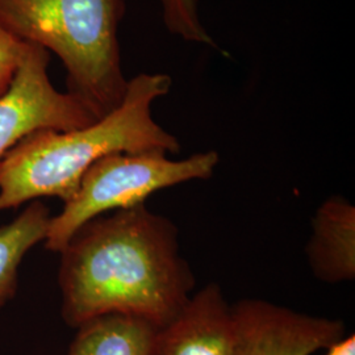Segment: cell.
<instances>
[{
	"mask_svg": "<svg viewBox=\"0 0 355 355\" xmlns=\"http://www.w3.org/2000/svg\"><path fill=\"white\" fill-rule=\"evenodd\" d=\"M178 233L145 204L82 225L60 252L64 322L76 329L91 318L123 313L162 328L177 318L196 284Z\"/></svg>",
	"mask_w": 355,
	"mask_h": 355,
	"instance_id": "obj_1",
	"label": "cell"
},
{
	"mask_svg": "<svg viewBox=\"0 0 355 355\" xmlns=\"http://www.w3.org/2000/svg\"><path fill=\"white\" fill-rule=\"evenodd\" d=\"M171 86L167 74L144 73L128 80L121 104L91 125L40 130L20 141L0 162V211L48 196L66 203L89 167L112 153H179L152 112Z\"/></svg>",
	"mask_w": 355,
	"mask_h": 355,
	"instance_id": "obj_2",
	"label": "cell"
},
{
	"mask_svg": "<svg viewBox=\"0 0 355 355\" xmlns=\"http://www.w3.org/2000/svg\"><path fill=\"white\" fill-rule=\"evenodd\" d=\"M123 12V0H0V26L55 53L69 92L102 119L127 91L117 40Z\"/></svg>",
	"mask_w": 355,
	"mask_h": 355,
	"instance_id": "obj_3",
	"label": "cell"
},
{
	"mask_svg": "<svg viewBox=\"0 0 355 355\" xmlns=\"http://www.w3.org/2000/svg\"><path fill=\"white\" fill-rule=\"evenodd\" d=\"M218 154L198 153L168 159L166 153H112L89 167L64 209L51 218L45 239L48 250L60 253L78 229L107 212L133 208L157 191L190 180L209 179Z\"/></svg>",
	"mask_w": 355,
	"mask_h": 355,
	"instance_id": "obj_4",
	"label": "cell"
},
{
	"mask_svg": "<svg viewBox=\"0 0 355 355\" xmlns=\"http://www.w3.org/2000/svg\"><path fill=\"white\" fill-rule=\"evenodd\" d=\"M48 64L49 51L26 42L12 85L0 98V162L35 132L73 130L99 120L76 95L51 85Z\"/></svg>",
	"mask_w": 355,
	"mask_h": 355,
	"instance_id": "obj_5",
	"label": "cell"
},
{
	"mask_svg": "<svg viewBox=\"0 0 355 355\" xmlns=\"http://www.w3.org/2000/svg\"><path fill=\"white\" fill-rule=\"evenodd\" d=\"M230 309L229 355H312L345 338L341 320L299 313L266 300L243 299Z\"/></svg>",
	"mask_w": 355,
	"mask_h": 355,
	"instance_id": "obj_6",
	"label": "cell"
},
{
	"mask_svg": "<svg viewBox=\"0 0 355 355\" xmlns=\"http://www.w3.org/2000/svg\"><path fill=\"white\" fill-rule=\"evenodd\" d=\"M232 309L218 284L211 283L165 327L158 328L149 355H229Z\"/></svg>",
	"mask_w": 355,
	"mask_h": 355,
	"instance_id": "obj_7",
	"label": "cell"
},
{
	"mask_svg": "<svg viewBox=\"0 0 355 355\" xmlns=\"http://www.w3.org/2000/svg\"><path fill=\"white\" fill-rule=\"evenodd\" d=\"M306 259L313 275L337 284L355 278V208L343 196H331L312 218Z\"/></svg>",
	"mask_w": 355,
	"mask_h": 355,
	"instance_id": "obj_8",
	"label": "cell"
},
{
	"mask_svg": "<svg viewBox=\"0 0 355 355\" xmlns=\"http://www.w3.org/2000/svg\"><path fill=\"white\" fill-rule=\"evenodd\" d=\"M76 329L67 355H149L158 327L137 316L110 313Z\"/></svg>",
	"mask_w": 355,
	"mask_h": 355,
	"instance_id": "obj_9",
	"label": "cell"
},
{
	"mask_svg": "<svg viewBox=\"0 0 355 355\" xmlns=\"http://www.w3.org/2000/svg\"><path fill=\"white\" fill-rule=\"evenodd\" d=\"M49 208L33 200L10 224L0 228V309L11 299L17 284V271L26 254L45 241L51 224Z\"/></svg>",
	"mask_w": 355,
	"mask_h": 355,
	"instance_id": "obj_10",
	"label": "cell"
},
{
	"mask_svg": "<svg viewBox=\"0 0 355 355\" xmlns=\"http://www.w3.org/2000/svg\"><path fill=\"white\" fill-rule=\"evenodd\" d=\"M167 29L186 41L214 45L207 33L199 13L198 0H161Z\"/></svg>",
	"mask_w": 355,
	"mask_h": 355,
	"instance_id": "obj_11",
	"label": "cell"
},
{
	"mask_svg": "<svg viewBox=\"0 0 355 355\" xmlns=\"http://www.w3.org/2000/svg\"><path fill=\"white\" fill-rule=\"evenodd\" d=\"M26 48V42L0 26V98L11 87Z\"/></svg>",
	"mask_w": 355,
	"mask_h": 355,
	"instance_id": "obj_12",
	"label": "cell"
},
{
	"mask_svg": "<svg viewBox=\"0 0 355 355\" xmlns=\"http://www.w3.org/2000/svg\"><path fill=\"white\" fill-rule=\"evenodd\" d=\"M327 355H355V336L343 338L340 343H336L328 349Z\"/></svg>",
	"mask_w": 355,
	"mask_h": 355,
	"instance_id": "obj_13",
	"label": "cell"
}]
</instances>
